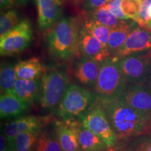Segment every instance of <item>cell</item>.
Segmentation results:
<instances>
[{
	"instance_id": "cell-31",
	"label": "cell",
	"mask_w": 151,
	"mask_h": 151,
	"mask_svg": "<svg viewBox=\"0 0 151 151\" xmlns=\"http://www.w3.org/2000/svg\"><path fill=\"white\" fill-rule=\"evenodd\" d=\"M31 0H0L1 10L11 9L16 7L25 6Z\"/></svg>"
},
{
	"instance_id": "cell-35",
	"label": "cell",
	"mask_w": 151,
	"mask_h": 151,
	"mask_svg": "<svg viewBox=\"0 0 151 151\" xmlns=\"http://www.w3.org/2000/svg\"><path fill=\"white\" fill-rule=\"evenodd\" d=\"M148 16L149 18H150V20L151 21V4L148 8Z\"/></svg>"
},
{
	"instance_id": "cell-27",
	"label": "cell",
	"mask_w": 151,
	"mask_h": 151,
	"mask_svg": "<svg viewBox=\"0 0 151 151\" xmlns=\"http://www.w3.org/2000/svg\"><path fill=\"white\" fill-rule=\"evenodd\" d=\"M124 146L132 151H151V134L134 138L126 143Z\"/></svg>"
},
{
	"instance_id": "cell-26",
	"label": "cell",
	"mask_w": 151,
	"mask_h": 151,
	"mask_svg": "<svg viewBox=\"0 0 151 151\" xmlns=\"http://www.w3.org/2000/svg\"><path fill=\"white\" fill-rule=\"evenodd\" d=\"M20 22L16 10L9 9L3 12L1 11L0 17V38L14 29Z\"/></svg>"
},
{
	"instance_id": "cell-11",
	"label": "cell",
	"mask_w": 151,
	"mask_h": 151,
	"mask_svg": "<svg viewBox=\"0 0 151 151\" xmlns=\"http://www.w3.org/2000/svg\"><path fill=\"white\" fill-rule=\"evenodd\" d=\"M151 49V32L139 27L132 32L113 58L117 60L124 57Z\"/></svg>"
},
{
	"instance_id": "cell-37",
	"label": "cell",
	"mask_w": 151,
	"mask_h": 151,
	"mask_svg": "<svg viewBox=\"0 0 151 151\" xmlns=\"http://www.w3.org/2000/svg\"><path fill=\"white\" fill-rule=\"evenodd\" d=\"M74 4H80L81 2H83L84 0H71Z\"/></svg>"
},
{
	"instance_id": "cell-39",
	"label": "cell",
	"mask_w": 151,
	"mask_h": 151,
	"mask_svg": "<svg viewBox=\"0 0 151 151\" xmlns=\"http://www.w3.org/2000/svg\"><path fill=\"white\" fill-rule=\"evenodd\" d=\"M149 134H151V128H150V133Z\"/></svg>"
},
{
	"instance_id": "cell-29",
	"label": "cell",
	"mask_w": 151,
	"mask_h": 151,
	"mask_svg": "<svg viewBox=\"0 0 151 151\" xmlns=\"http://www.w3.org/2000/svg\"><path fill=\"white\" fill-rule=\"evenodd\" d=\"M122 0H112L104 7L110 11L119 20H129L122 9Z\"/></svg>"
},
{
	"instance_id": "cell-30",
	"label": "cell",
	"mask_w": 151,
	"mask_h": 151,
	"mask_svg": "<svg viewBox=\"0 0 151 151\" xmlns=\"http://www.w3.org/2000/svg\"><path fill=\"white\" fill-rule=\"evenodd\" d=\"M151 4V0H141L140 13H139V20L138 22L139 27L145 28L147 24L150 21L148 16V8Z\"/></svg>"
},
{
	"instance_id": "cell-9",
	"label": "cell",
	"mask_w": 151,
	"mask_h": 151,
	"mask_svg": "<svg viewBox=\"0 0 151 151\" xmlns=\"http://www.w3.org/2000/svg\"><path fill=\"white\" fill-rule=\"evenodd\" d=\"M78 51L80 55L99 63L110 57L108 48L87 31L82 24L79 29Z\"/></svg>"
},
{
	"instance_id": "cell-4",
	"label": "cell",
	"mask_w": 151,
	"mask_h": 151,
	"mask_svg": "<svg viewBox=\"0 0 151 151\" xmlns=\"http://www.w3.org/2000/svg\"><path fill=\"white\" fill-rule=\"evenodd\" d=\"M97 100L93 91L76 84H70L56 109V115L64 121H80Z\"/></svg>"
},
{
	"instance_id": "cell-38",
	"label": "cell",
	"mask_w": 151,
	"mask_h": 151,
	"mask_svg": "<svg viewBox=\"0 0 151 151\" xmlns=\"http://www.w3.org/2000/svg\"><path fill=\"white\" fill-rule=\"evenodd\" d=\"M112 1V0H108V3L109 2V1Z\"/></svg>"
},
{
	"instance_id": "cell-21",
	"label": "cell",
	"mask_w": 151,
	"mask_h": 151,
	"mask_svg": "<svg viewBox=\"0 0 151 151\" xmlns=\"http://www.w3.org/2000/svg\"><path fill=\"white\" fill-rule=\"evenodd\" d=\"M78 140L81 151H109V148L100 138L80 124Z\"/></svg>"
},
{
	"instance_id": "cell-7",
	"label": "cell",
	"mask_w": 151,
	"mask_h": 151,
	"mask_svg": "<svg viewBox=\"0 0 151 151\" xmlns=\"http://www.w3.org/2000/svg\"><path fill=\"white\" fill-rule=\"evenodd\" d=\"M118 62L128 83H143L151 77V49L126 56Z\"/></svg>"
},
{
	"instance_id": "cell-23",
	"label": "cell",
	"mask_w": 151,
	"mask_h": 151,
	"mask_svg": "<svg viewBox=\"0 0 151 151\" xmlns=\"http://www.w3.org/2000/svg\"><path fill=\"white\" fill-rule=\"evenodd\" d=\"M87 31L91 33L92 35L101 41L106 47L108 48L109 37H110L111 29L104 24L99 23L96 20L86 16L82 22Z\"/></svg>"
},
{
	"instance_id": "cell-33",
	"label": "cell",
	"mask_w": 151,
	"mask_h": 151,
	"mask_svg": "<svg viewBox=\"0 0 151 151\" xmlns=\"http://www.w3.org/2000/svg\"><path fill=\"white\" fill-rule=\"evenodd\" d=\"M109 151H132L131 149L128 148L126 146H121V147H116L111 149H109Z\"/></svg>"
},
{
	"instance_id": "cell-24",
	"label": "cell",
	"mask_w": 151,
	"mask_h": 151,
	"mask_svg": "<svg viewBox=\"0 0 151 151\" xmlns=\"http://www.w3.org/2000/svg\"><path fill=\"white\" fill-rule=\"evenodd\" d=\"M40 132H30L16 136L12 141H10L11 151H33Z\"/></svg>"
},
{
	"instance_id": "cell-36",
	"label": "cell",
	"mask_w": 151,
	"mask_h": 151,
	"mask_svg": "<svg viewBox=\"0 0 151 151\" xmlns=\"http://www.w3.org/2000/svg\"><path fill=\"white\" fill-rule=\"evenodd\" d=\"M144 29H147V30H148V31L151 32V21H150V22H148V24H147L146 27H145Z\"/></svg>"
},
{
	"instance_id": "cell-15",
	"label": "cell",
	"mask_w": 151,
	"mask_h": 151,
	"mask_svg": "<svg viewBox=\"0 0 151 151\" xmlns=\"http://www.w3.org/2000/svg\"><path fill=\"white\" fill-rule=\"evenodd\" d=\"M57 134L62 151H81L78 140V120L55 121Z\"/></svg>"
},
{
	"instance_id": "cell-2",
	"label": "cell",
	"mask_w": 151,
	"mask_h": 151,
	"mask_svg": "<svg viewBox=\"0 0 151 151\" xmlns=\"http://www.w3.org/2000/svg\"><path fill=\"white\" fill-rule=\"evenodd\" d=\"M81 23L74 17H64L50 29L47 35L49 51L55 58L67 60L78 51V36Z\"/></svg>"
},
{
	"instance_id": "cell-20",
	"label": "cell",
	"mask_w": 151,
	"mask_h": 151,
	"mask_svg": "<svg viewBox=\"0 0 151 151\" xmlns=\"http://www.w3.org/2000/svg\"><path fill=\"white\" fill-rule=\"evenodd\" d=\"M17 78L24 80L41 78L46 72V68L37 58L22 60L15 67Z\"/></svg>"
},
{
	"instance_id": "cell-32",
	"label": "cell",
	"mask_w": 151,
	"mask_h": 151,
	"mask_svg": "<svg viewBox=\"0 0 151 151\" xmlns=\"http://www.w3.org/2000/svg\"><path fill=\"white\" fill-rule=\"evenodd\" d=\"M108 3V0H84L83 8L87 12L98 9Z\"/></svg>"
},
{
	"instance_id": "cell-12",
	"label": "cell",
	"mask_w": 151,
	"mask_h": 151,
	"mask_svg": "<svg viewBox=\"0 0 151 151\" xmlns=\"http://www.w3.org/2000/svg\"><path fill=\"white\" fill-rule=\"evenodd\" d=\"M120 99L138 111L151 114V92L144 83H129Z\"/></svg>"
},
{
	"instance_id": "cell-19",
	"label": "cell",
	"mask_w": 151,
	"mask_h": 151,
	"mask_svg": "<svg viewBox=\"0 0 151 151\" xmlns=\"http://www.w3.org/2000/svg\"><path fill=\"white\" fill-rule=\"evenodd\" d=\"M33 151H62L57 134L55 121L49 122L41 129Z\"/></svg>"
},
{
	"instance_id": "cell-14",
	"label": "cell",
	"mask_w": 151,
	"mask_h": 151,
	"mask_svg": "<svg viewBox=\"0 0 151 151\" xmlns=\"http://www.w3.org/2000/svg\"><path fill=\"white\" fill-rule=\"evenodd\" d=\"M100 63L80 55L73 65V73L81 84L92 89L97 83L99 73Z\"/></svg>"
},
{
	"instance_id": "cell-28",
	"label": "cell",
	"mask_w": 151,
	"mask_h": 151,
	"mask_svg": "<svg viewBox=\"0 0 151 151\" xmlns=\"http://www.w3.org/2000/svg\"><path fill=\"white\" fill-rule=\"evenodd\" d=\"M141 0H122V9L129 19L138 23L139 20Z\"/></svg>"
},
{
	"instance_id": "cell-3",
	"label": "cell",
	"mask_w": 151,
	"mask_h": 151,
	"mask_svg": "<svg viewBox=\"0 0 151 151\" xmlns=\"http://www.w3.org/2000/svg\"><path fill=\"white\" fill-rule=\"evenodd\" d=\"M118 61L109 57L100 62L99 76L93 89L98 100L120 99L127 89L129 83L122 74Z\"/></svg>"
},
{
	"instance_id": "cell-6",
	"label": "cell",
	"mask_w": 151,
	"mask_h": 151,
	"mask_svg": "<svg viewBox=\"0 0 151 151\" xmlns=\"http://www.w3.org/2000/svg\"><path fill=\"white\" fill-rule=\"evenodd\" d=\"M80 122L83 127L98 136L109 149L117 147L118 139L108 117L98 100L81 118Z\"/></svg>"
},
{
	"instance_id": "cell-13",
	"label": "cell",
	"mask_w": 151,
	"mask_h": 151,
	"mask_svg": "<svg viewBox=\"0 0 151 151\" xmlns=\"http://www.w3.org/2000/svg\"><path fill=\"white\" fill-rule=\"evenodd\" d=\"M62 0H35L38 14V26L41 32L53 27L62 18Z\"/></svg>"
},
{
	"instance_id": "cell-25",
	"label": "cell",
	"mask_w": 151,
	"mask_h": 151,
	"mask_svg": "<svg viewBox=\"0 0 151 151\" xmlns=\"http://www.w3.org/2000/svg\"><path fill=\"white\" fill-rule=\"evenodd\" d=\"M86 16L93 19L99 23L106 26L111 29L116 27L120 23L121 20H119L110 11L102 6L96 10L87 12Z\"/></svg>"
},
{
	"instance_id": "cell-16",
	"label": "cell",
	"mask_w": 151,
	"mask_h": 151,
	"mask_svg": "<svg viewBox=\"0 0 151 151\" xmlns=\"http://www.w3.org/2000/svg\"><path fill=\"white\" fill-rule=\"evenodd\" d=\"M14 92L29 106H33L39 103L41 92V78L32 80H16Z\"/></svg>"
},
{
	"instance_id": "cell-34",
	"label": "cell",
	"mask_w": 151,
	"mask_h": 151,
	"mask_svg": "<svg viewBox=\"0 0 151 151\" xmlns=\"http://www.w3.org/2000/svg\"><path fill=\"white\" fill-rule=\"evenodd\" d=\"M143 83H144L147 87H148V88L150 90V91L151 92V77L150 78H149L148 80L146 81V82Z\"/></svg>"
},
{
	"instance_id": "cell-8",
	"label": "cell",
	"mask_w": 151,
	"mask_h": 151,
	"mask_svg": "<svg viewBox=\"0 0 151 151\" xmlns=\"http://www.w3.org/2000/svg\"><path fill=\"white\" fill-rule=\"evenodd\" d=\"M32 27L30 20L24 18L20 23L0 39L1 56H12L25 50L32 39Z\"/></svg>"
},
{
	"instance_id": "cell-17",
	"label": "cell",
	"mask_w": 151,
	"mask_h": 151,
	"mask_svg": "<svg viewBox=\"0 0 151 151\" xmlns=\"http://www.w3.org/2000/svg\"><path fill=\"white\" fill-rule=\"evenodd\" d=\"M138 25L139 24L137 22L131 19L121 20L118 25L111 29L108 43L110 57H113L116 54L127 40L128 37L138 27Z\"/></svg>"
},
{
	"instance_id": "cell-5",
	"label": "cell",
	"mask_w": 151,
	"mask_h": 151,
	"mask_svg": "<svg viewBox=\"0 0 151 151\" xmlns=\"http://www.w3.org/2000/svg\"><path fill=\"white\" fill-rule=\"evenodd\" d=\"M41 80V108L46 111H55L70 85L68 74L63 69H52L45 73Z\"/></svg>"
},
{
	"instance_id": "cell-10",
	"label": "cell",
	"mask_w": 151,
	"mask_h": 151,
	"mask_svg": "<svg viewBox=\"0 0 151 151\" xmlns=\"http://www.w3.org/2000/svg\"><path fill=\"white\" fill-rule=\"evenodd\" d=\"M49 122L46 118L36 116H23L15 118L6 122L1 132L9 141H12L16 136L30 132L41 131V129Z\"/></svg>"
},
{
	"instance_id": "cell-18",
	"label": "cell",
	"mask_w": 151,
	"mask_h": 151,
	"mask_svg": "<svg viewBox=\"0 0 151 151\" xmlns=\"http://www.w3.org/2000/svg\"><path fill=\"white\" fill-rule=\"evenodd\" d=\"M29 106L20 99L14 91L1 94L0 117L1 119L17 118L27 111Z\"/></svg>"
},
{
	"instance_id": "cell-22",
	"label": "cell",
	"mask_w": 151,
	"mask_h": 151,
	"mask_svg": "<svg viewBox=\"0 0 151 151\" xmlns=\"http://www.w3.org/2000/svg\"><path fill=\"white\" fill-rule=\"evenodd\" d=\"M16 64L12 62L1 63L0 68V89L1 94L13 91L18 79L15 67Z\"/></svg>"
},
{
	"instance_id": "cell-1",
	"label": "cell",
	"mask_w": 151,
	"mask_h": 151,
	"mask_svg": "<svg viewBox=\"0 0 151 151\" xmlns=\"http://www.w3.org/2000/svg\"><path fill=\"white\" fill-rule=\"evenodd\" d=\"M98 101L108 117L118 143H127L134 138L150 133V113L138 111L120 99Z\"/></svg>"
}]
</instances>
